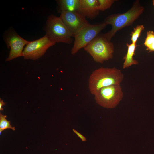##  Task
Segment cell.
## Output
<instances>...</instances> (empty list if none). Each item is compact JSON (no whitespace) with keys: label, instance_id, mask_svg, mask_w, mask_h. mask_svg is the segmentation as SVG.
<instances>
[{"label":"cell","instance_id":"1","mask_svg":"<svg viewBox=\"0 0 154 154\" xmlns=\"http://www.w3.org/2000/svg\"><path fill=\"white\" fill-rule=\"evenodd\" d=\"M124 76L121 70L116 67H101L94 70L89 76L88 87L94 95L101 88L115 84H120Z\"/></svg>","mask_w":154,"mask_h":154},{"label":"cell","instance_id":"2","mask_svg":"<svg viewBox=\"0 0 154 154\" xmlns=\"http://www.w3.org/2000/svg\"><path fill=\"white\" fill-rule=\"evenodd\" d=\"M143 7L140 5L139 1H137L132 7L126 12L121 14L110 15L107 17L104 22L107 25H111V29L103 34L104 37L110 41L112 37L119 30L132 24L143 13Z\"/></svg>","mask_w":154,"mask_h":154},{"label":"cell","instance_id":"3","mask_svg":"<svg viewBox=\"0 0 154 154\" xmlns=\"http://www.w3.org/2000/svg\"><path fill=\"white\" fill-rule=\"evenodd\" d=\"M84 49L97 63H103L113 57V44L103 34L98 35Z\"/></svg>","mask_w":154,"mask_h":154},{"label":"cell","instance_id":"4","mask_svg":"<svg viewBox=\"0 0 154 154\" xmlns=\"http://www.w3.org/2000/svg\"><path fill=\"white\" fill-rule=\"evenodd\" d=\"M46 31V35L55 44L62 42L70 44L72 42L73 35L60 17L51 15L48 17Z\"/></svg>","mask_w":154,"mask_h":154},{"label":"cell","instance_id":"5","mask_svg":"<svg viewBox=\"0 0 154 154\" xmlns=\"http://www.w3.org/2000/svg\"><path fill=\"white\" fill-rule=\"evenodd\" d=\"M94 96L98 105L106 108L113 109L122 100L123 93L120 84H115L101 88Z\"/></svg>","mask_w":154,"mask_h":154},{"label":"cell","instance_id":"6","mask_svg":"<svg viewBox=\"0 0 154 154\" xmlns=\"http://www.w3.org/2000/svg\"><path fill=\"white\" fill-rule=\"evenodd\" d=\"M107 25L104 22L97 24L89 23L86 25L74 36L75 39L71 50V54L74 55L80 49L84 48Z\"/></svg>","mask_w":154,"mask_h":154},{"label":"cell","instance_id":"7","mask_svg":"<svg viewBox=\"0 0 154 154\" xmlns=\"http://www.w3.org/2000/svg\"><path fill=\"white\" fill-rule=\"evenodd\" d=\"M55 44L45 35L39 39L29 41L23 50V56L26 59H37L43 56L49 48Z\"/></svg>","mask_w":154,"mask_h":154},{"label":"cell","instance_id":"8","mask_svg":"<svg viewBox=\"0 0 154 154\" xmlns=\"http://www.w3.org/2000/svg\"><path fill=\"white\" fill-rule=\"evenodd\" d=\"M4 40L10 50L8 57L6 60L9 61L17 58L23 56V49L29 41L24 39L15 31L11 29L6 33Z\"/></svg>","mask_w":154,"mask_h":154},{"label":"cell","instance_id":"9","mask_svg":"<svg viewBox=\"0 0 154 154\" xmlns=\"http://www.w3.org/2000/svg\"><path fill=\"white\" fill-rule=\"evenodd\" d=\"M60 17L74 37L84 27L89 23L86 18L78 12L63 11Z\"/></svg>","mask_w":154,"mask_h":154},{"label":"cell","instance_id":"10","mask_svg":"<svg viewBox=\"0 0 154 154\" xmlns=\"http://www.w3.org/2000/svg\"><path fill=\"white\" fill-rule=\"evenodd\" d=\"M80 4L78 12L86 18L94 19L98 14L97 0H80Z\"/></svg>","mask_w":154,"mask_h":154},{"label":"cell","instance_id":"11","mask_svg":"<svg viewBox=\"0 0 154 154\" xmlns=\"http://www.w3.org/2000/svg\"><path fill=\"white\" fill-rule=\"evenodd\" d=\"M59 10L78 12L80 6V0H59L56 1Z\"/></svg>","mask_w":154,"mask_h":154},{"label":"cell","instance_id":"12","mask_svg":"<svg viewBox=\"0 0 154 154\" xmlns=\"http://www.w3.org/2000/svg\"><path fill=\"white\" fill-rule=\"evenodd\" d=\"M127 47V51L126 54L123 58L124 61L123 63V68L124 69L128 68L133 65L138 64V62L133 58V56L135 55V51L137 46L136 44L131 43L126 44Z\"/></svg>","mask_w":154,"mask_h":154},{"label":"cell","instance_id":"13","mask_svg":"<svg viewBox=\"0 0 154 154\" xmlns=\"http://www.w3.org/2000/svg\"><path fill=\"white\" fill-rule=\"evenodd\" d=\"M7 116L0 114V134L1 135L3 131L8 129H10L13 131L15 130L14 127L12 126L10 124V121L6 119Z\"/></svg>","mask_w":154,"mask_h":154},{"label":"cell","instance_id":"14","mask_svg":"<svg viewBox=\"0 0 154 154\" xmlns=\"http://www.w3.org/2000/svg\"><path fill=\"white\" fill-rule=\"evenodd\" d=\"M144 29V27L143 25H138L134 28L133 31H132L130 35L131 36V40L132 43L136 44L141 31Z\"/></svg>","mask_w":154,"mask_h":154},{"label":"cell","instance_id":"15","mask_svg":"<svg viewBox=\"0 0 154 154\" xmlns=\"http://www.w3.org/2000/svg\"><path fill=\"white\" fill-rule=\"evenodd\" d=\"M113 0H97V7L99 11H103L110 7L114 1Z\"/></svg>","mask_w":154,"mask_h":154},{"label":"cell","instance_id":"16","mask_svg":"<svg viewBox=\"0 0 154 154\" xmlns=\"http://www.w3.org/2000/svg\"><path fill=\"white\" fill-rule=\"evenodd\" d=\"M154 42V31H149L147 32L144 45L147 47L148 48Z\"/></svg>","mask_w":154,"mask_h":154},{"label":"cell","instance_id":"17","mask_svg":"<svg viewBox=\"0 0 154 154\" xmlns=\"http://www.w3.org/2000/svg\"><path fill=\"white\" fill-rule=\"evenodd\" d=\"M73 132L79 137L82 141H86L87 140L86 138L75 129H73Z\"/></svg>","mask_w":154,"mask_h":154},{"label":"cell","instance_id":"18","mask_svg":"<svg viewBox=\"0 0 154 154\" xmlns=\"http://www.w3.org/2000/svg\"><path fill=\"white\" fill-rule=\"evenodd\" d=\"M146 50L149 52H154V42L148 48H147Z\"/></svg>","mask_w":154,"mask_h":154},{"label":"cell","instance_id":"19","mask_svg":"<svg viewBox=\"0 0 154 154\" xmlns=\"http://www.w3.org/2000/svg\"><path fill=\"white\" fill-rule=\"evenodd\" d=\"M5 103L2 100L0 99V110L2 111L3 110L2 107L3 105H5Z\"/></svg>","mask_w":154,"mask_h":154},{"label":"cell","instance_id":"20","mask_svg":"<svg viewBox=\"0 0 154 154\" xmlns=\"http://www.w3.org/2000/svg\"><path fill=\"white\" fill-rule=\"evenodd\" d=\"M153 5L154 6V0L153 1Z\"/></svg>","mask_w":154,"mask_h":154}]
</instances>
